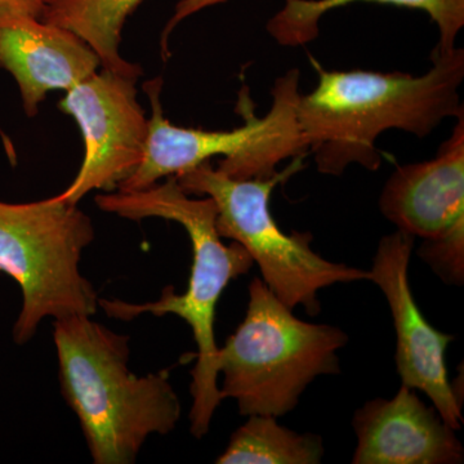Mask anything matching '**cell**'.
Segmentation results:
<instances>
[{"label":"cell","mask_w":464,"mask_h":464,"mask_svg":"<svg viewBox=\"0 0 464 464\" xmlns=\"http://www.w3.org/2000/svg\"><path fill=\"white\" fill-rule=\"evenodd\" d=\"M423 75L405 72H326L299 96V128L320 173L341 176L351 164L380 169L377 140L390 130L418 139L430 136L445 119L464 114L459 88L464 79L462 48L431 54Z\"/></svg>","instance_id":"1"},{"label":"cell","mask_w":464,"mask_h":464,"mask_svg":"<svg viewBox=\"0 0 464 464\" xmlns=\"http://www.w3.org/2000/svg\"><path fill=\"white\" fill-rule=\"evenodd\" d=\"M101 210L130 221L161 218L185 228L192 246V266L188 290L177 295L172 285L161 297L148 304H128L121 299H99V306L112 319L130 320L151 314L176 315L188 323L197 342V364L191 371L190 432L203 439L209 432L217 408L224 401L218 387V350L215 335L216 307L226 286L248 274L253 262L239 243L226 246L216 227L217 207L210 198L192 199L176 176L145 190L106 192L94 198Z\"/></svg>","instance_id":"2"},{"label":"cell","mask_w":464,"mask_h":464,"mask_svg":"<svg viewBox=\"0 0 464 464\" xmlns=\"http://www.w3.org/2000/svg\"><path fill=\"white\" fill-rule=\"evenodd\" d=\"M61 392L96 464H130L150 435H168L181 420V401L167 371L130 372V337L90 316L54 320Z\"/></svg>","instance_id":"3"},{"label":"cell","mask_w":464,"mask_h":464,"mask_svg":"<svg viewBox=\"0 0 464 464\" xmlns=\"http://www.w3.org/2000/svg\"><path fill=\"white\" fill-rule=\"evenodd\" d=\"M347 342L337 326L293 315L292 308L255 277L246 317L218 350L222 398L234 399L244 417H283L297 408L311 382L340 373L338 351Z\"/></svg>","instance_id":"4"},{"label":"cell","mask_w":464,"mask_h":464,"mask_svg":"<svg viewBox=\"0 0 464 464\" xmlns=\"http://www.w3.org/2000/svg\"><path fill=\"white\" fill-rule=\"evenodd\" d=\"M160 76L143 84L151 105L149 139L141 166L118 190H145L160 179L194 169L210 159L222 157L217 169L235 179H270L276 168L289 158L304 157L308 145L299 128L298 69L289 70L275 81L270 111L258 118L249 88L241 87L237 112L244 124L232 130H204L170 123L164 116Z\"/></svg>","instance_id":"5"},{"label":"cell","mask_w":464,"mask_h":464,"mask_svg":"<svg viewBox=\"0 0 464 464\" xmlns=\"http://www.w3.org/2000/svg\"><path fill=\"white\" fill-rule=\"evenodd\" d=\"M295 160L270 179H235L210 161L179 174L177 181L188 195L210 198L217 207L216 227L222 239L239 243L258 265L264 283L292 310L301 306L308 315L322 310L320 290L369 280V271L335 264L311 249L310 232L285 234L270 212V198L277 185L298 169Z\"/></svg>","instance_id":"6"},{"label":"cell","mask_w":464,"mask_h":464,"mask_svg":"<svg viewBox=\"0 0 464 464\" xmlns=\"http://www.w3.org/2000/svg\"><path fill=\"white\" fill-rule=\"evenodd\" d=\"M94 237L90 217L58 195L32 203L0 201V273L11 276L23 293L12 329L18 346L32 340L45 317L96 314V289L79 268Z\"/></svg>","instance_id":"7"},{"label":"cell","mask_w":464,"mask_h":464,"mask_svg":"<svg viewBox=\"0 0 464 464\" xmlns=\"http://www.w3.org/2000/svg\"><path fill=\"white\" fill-rule=\"evenodd\" d=\"M139 79L102 69L66 91L58 109L83 136L81 169L58 197L78 204L91 191L112 192L141 166L149 119L137 99Z\"/></svg>","instance_id":"8"},{"label":"cell","mask_w":464,"mask_h":464,"mask_svg":"<svg viewBox=\"0 0 464 464\" xmlns=\"http://www.w3.org/2000/svg\"><path fill=\"white\" fill-rule=\"evenodd\" d=\"M415 237L401 230L382 237L369 282L383 293L396 332V372L402 386L420 390L451 429H462L463 395L450 383L445 353L454 337L438 331L420 313L409 283Z\"/></svg>","instance_id":"9"},{"label":"cell","mask_w":464,"mask_h":464,"mask_svg":"<svg viewBox=\"0 0 464 464\" xmlns=\"http://www.w3.org/2000/svg\"><path fill=\"white\" fill-rule=\"evenodd\" d=\"M101 66L75 33L14 9L0 8V69L14 76L27 118L51 91H69Z\"/></svg>","instance_id":"10"},{"label":"cell","mask_w":464,"mask_h":464,"mask_svg":"<svg viewBox=\"0 0 464 464\" xmlns=\"http://www.w3.org/2000/svg\"><path fill=\"white\" fill-rule=\"evenodd\" d=\"M353 464H459L464 448L456 430L409 387L392 399L369 400L353 420Z\"/></svg>","instance_id":"11"},{"label":"cell","mask_w":464,"mask_h":464,"mask_svg":"<svg viewBox=\"0 0 464 464\" xmlns=\"http://www.w3.org/2000/svg\"><path fill=\"white\" fill-rule=\"evenodd\" d=\"M378 206L398 230L423 240L464 231V114L435 158L396 168Z\"/></svg>","instance_id":"12"},{"label":"cell","mask_w":464,"mask_h":464,"mask_svg":"<svg viewBox=\"0 0 464 464\" xmlns=\"http://www.w3.org/2000/svg\"><path fill=\"white\" fill-rule=\"evenodd\" d=\"M378 3L420 9L438 26L440 38L433 52L445 53L456 48L464 26V0H285L284 7L267 23V32L284 47H298L319 35L320 18L333 9L353 3Z\"/></svg>","instance_id":"13"},{"label":"cell","mask_w":464,"mask_h":464,"mask_svg":"<svg viewBox=\"0 0 464 464\" xmlns=\"http://www.w3.org/2000/svg\"><path fill=\"white\" fill-rule=\"evenodd\" d=\"M143 0H44L42 20L75 33L96 52L102 69L139 79L141 66L121 54L128 17Z\"/></svg>","instance_id":"14"},{"label":"cell","mask_w":464,"mask_h":464,"mask_svg":"<svg viewBox=\"0 0 464 464\" xmlns=\"http://www.w3.org/2000/svg\"><path fill=\"white\" fill-rule=\"evenodd\" d=\"M325 448L314 433H298L270 415H249L232 433L218 464H319Z\"/></svg>","instance_id":"15"},{"label":"cell","mask_w":464,"mask_h":464,"mask_svg":"<svg viewBox=\"0 0 464 464\" xmlns=\"http://www.w3.org/2000/svg\"><path fill=\"white\" fill-rule=\"evenodd\" d=\"M418 256L447 285H463L464 231L449 232L436 239L423 240Z\"/></svg>","instance_id":"16"},{"label":"cell","mask_w":464,"mask_h":464,"mask_svg":"<svg viewBox=\"0 0 464 464\" xmlns=\"http://www.w3.org/2000/svg\"><path fill=\"white\" fill-rule=\"evenodd\" d=\"M227 2V0H179L174 8L172 17L168 20L166 27H164L163 33H161L160 48H161V58L167 61L170 57L169 42L170 34L176 29L183 20L188 17H191L192 14H198V12L203 11L208 7H213V5H221V3Z\"/></svg>","instance_id":"17"},{"label":"cell","mask_w":464,"mask_h":464,"mask_svg":"<svg viewBox=\"0 0 464 464\" xmlns=\"http://www.w3.org/2000/svg\"><path fill=\"white\" fill-rule=\"evenodd\" d=\"M0 8L14 9L41 18L44 0H0Z\"/></svg>","instance_id":"18"}]
</instances>
